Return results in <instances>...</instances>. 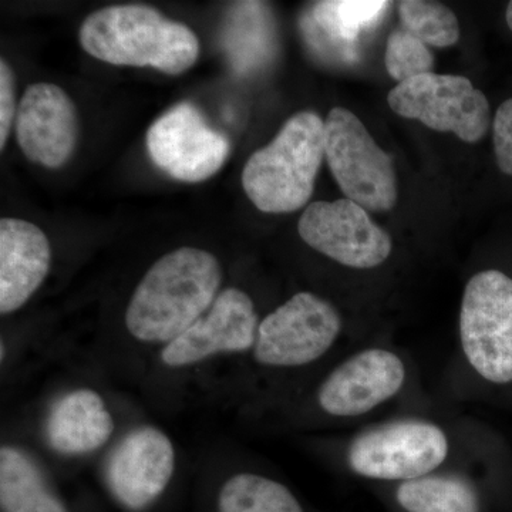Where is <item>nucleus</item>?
<instances>
[{
    "label": "nucleus",
    "mask_w": 512,
    "mask_h": 512,
    "mask_svg": "<svg viewBox=\"0 0 512 512\" xmlns=\"http://www.w3.org/2000/svg\"><path fill=\"white\" fill-rule=\"evenodd\" d=\"M342 329V316L332 302L298 292L261 319L251 356L262 369H303L328 355Z\"/></svg>",
    "instance_id": "obj_5"
},
{
    "label": "nucleus",
    "mask_w": 512,
    "mask_h": 512,
    "mask_svg": "<svg viewBox=\"0 0 512 512\" xmlns=\"http://www.w3.org/2000/svg\"><path fill=\"white\" fill-rule=\"evenodd\" d=\"M325 157L348 200L366 211L387 212L397 202L393 157L352 111L335 107L325 121Z\"/></svg>",
    "instance_id": "obj_7"
},
{
    "label": "nucleus",
    "mask_w": 512,
    "mask_h": 512,
    "mask_svg": "<svg viewBox=\"0 0 512 512\" xmlns=\"http://www.w3.org/2000/svg\"><path fill=\"white\" fill-rule=\"evenodd\" d=\"M399 116L474 144L491 126L487 97L464 76L427 73L397 84L387 97Z\"/></svg>",
    "instance_id": "obj_8"
},
{
    "label": "nucleus",
    "mask_w": 512,
    "mask_h": 512,
    "mask_svg": "<svg viewBox=\"0 0 512 512\" xmlns=\"http://www.w3.org/2000/svg\"><path fill=\"white\" fill-rule=\"evenodd\" d=\"M175 468L177 451L171 437L158 427L138 426L111 451L104 483L121 510L147 512L163 500Z\"/></svg>",
    "instance_id": "obj_9"
},
{
    "label": "nucleus",
    "mask_w": 512,
    "mask_h": 512,
    "mask_svg": "<svg viewBox=\"0 0 512 512\" xmlns=\"http://www.w3.org/2000/svg\"><path fill=\"white\" fill-rule=\"evenodd\" d=\"M396 501L406 512H480L474 485L456 474H429L400 483Z\"/></svg>",
    "instance_id": "obj_21"
},
{
    "label": "nucleus",
    "mask_w": 512,
    "mask_h": 512,
    "mask_svg": "<svg viewBox=\"0 0 512 512\" xmlns=\"http://www.w3.org/2000/svg\"><path fill=\"white\" fill-rule=\"evenodd\" d=\"M450 456V439L439 424L400 419L363 430L346 448V466L375 481H404L429 476Z\"/></svg>",
    "instance_id": "obj_4"
},
{
    "label": "nucleus",
    "mask_w": 512,
    "mask_h": 512,
    "mask_svg": "<svg viewBox=\"0 0 512 512\" xmlns=\"http://www.w3.org/2000/svg\"><path fill=\"white\" fill-rule=\"evenodd\" d=\"M211 512H305V508L281 481L254 471H239L218 485Z\"/></svg>",
    "instance_id": "obj_19"
},
{
    "label": "nucleus",
    "mask_w": 512,
    "mask_h": 512,
    "mask_svg": "<svg viewBox=\"0 0 512 512\" xmlns=\"http://www.w3.org/2000/svg\"><path fill=\"white\" fill-rule=\"evenodd\" d=\"M15 128L25 157L50 170L72 158L79 140L76 106L56 84H30L19 101Z\"/></svg>",
    "instance_id": "obj_14"
},
{
    "label": "nucleus",
    "mask_w": 512,
    "mask_h": 512,
    "mask_svg": "<svg viewBox=\"0 0 512 512\" xmlns=\"http://www.w3.org/2000/svg\"><path fill=\"white\" fill-rule=\"evenodd\" d=\"M325 158V121L299 111L274 140L255 151L242 171V187L265 214H289L311 200Z\"/></svg>",
    "instance_id": "obj_3"
},
{
    "label": "nucleus",
    "mask_w": 512,
    "mask_h": 512,
    "mask_svg": "<svg viewBox=\"0 0 512 512\" xmlns=\"http://www.w3.org/2000/svg\"><path fill=\"white\" fill-rule=\"evenodd\" d=\"M407 382L403 357L392 349L353 353L329 373L316 390V406L325 416L356 419L394 399Z\"/></svg>",
    "instance_id": "obj_13"
},
{
    "label": "nucleus",
    "mask_w": 512,
    "mask_h": 512,
    "mask_svg": "<svg viewBox=\"0 0 512 512\" xmlns=\"http://www.w3.org/2000/svg\"><path fill=\"white\" fill-rule=\"evenodd\" d=\"M298 231L306 245L348 268H377L393 251L390 235L348 198L312 202L303 211Z\"/></svg>",
    "instance_id": "obj_12"
},
{
    "label": "nucleus",
    "mask_w": 512,
    "mask_h": 512,
    "mask_svg": "<svg viewBox=\"0 0 512 512\" xmlns=\"http://www.w3.org/2000/svg\"><path fill=\"white\" fill-rule=\"evenodd\" d=\"M505 19H507L508 28H510L512 32V2L508 5L507 13H505Z\"/></svg>",
    "instance_id": "obj_26"
},
{
    "label": "nucleus",
    "mask_w": 512,
    "mask_h": 512,
    "mask_svg": "<svg viewBox=\"0 0 512 512\" xmlns=\"http://www.w3.org/2000/svg\"><path fill=\"white\" fill-rule=\"evenodd\" d=\"M222 278L221 262L205 249L181 247L161 256L127 303L128 336L138 345L163 349L211 308Z\"/></svg>",
    "instance_id": "obj_1"
},
{
    "label": "nucleus",
    "mask_w": 512,
    "mask_h": 512,
    "mask_svg": "<svg viewBox=\"0 0 512 512\" xmlns=\"http://www.w3.org/2000/svg\"><path fill=\"white\" fill-rule=\"evenodd\" d=\"M495 160L504 174L512 175V97L505 100L493 123Z\"/></svg>",
    "instance_id": "obj_24"
},
{
    "label": "nucleus",
    "mask_w": 512,
    "mask_h": 512,
    "mask_svg": "<svg viewBox=\"0 0 512 512\" xmlns=\"http://www.w3.org/2000/svg\"><path fill=\"white\" fill-rule=\"evenodd\" d=\"M0 508L2 512H72L35 458L23 448H0Z\"/></svg>",
    "instance_id": "obj_18"
},
{
    "label": "nucleus",
    "mask_w": 512,
    "mask_h": 512,
    "mask_svg": "<svg viewBox=\"0 0 512 512\" xmlns=\"http://www.w3.org/2000/svg\"><path fill=\"white\" fill-rule=\"evenodd\" d=\"M116 421L97 390L76 387L56 399L45 420L47 444L64 457H83L106 446Z\"/></svg>",
    "instance_id": "obj_17"
},
{
    "label": "nucleus",
    "mask_w": 512,
    "mask_h": 512,
    "mask_svg": "<svg viewBox=\"0 0 512 512\" xmlns=\"http://www.w3.org/2000/svg\"><path fill=\"white\" fill-rule=\"evenodd\" d=\"M52 266L45 232L19 218L0 221V313L18 312L39 291Z\"/></svg>",
    "instance_id": "obj_15"
},
{
    "label": "nucleus",
    "mask_w": 512,
    "mask_h": 512,
    "mask_svg": "<svg viewBox=\"0 0 512 512\" xmlns=\"http://www.w3.org/2000/svg\"><path fill=\"white\" fill-rule=\"evenodd\" d=\"M87 55L113 66L153 67L177 76L200 56L198 37L184 23L146 5H116L87 16L79 32Z\"/></svg>",
    "instance_id": "obj_2"
},
{
    "label": "nucleus",
    "mask_w": 512,
    "mask_h": 512,
    "mask_svg": "<svg viewBox=\"0 0 512 512\" xmlns=\"http://www.w3.org/2000/svg\"><path fill=\"white\" fill-rule=\"evenodd\" d=\"M148 156L183 183H202L214 177L231 151L228 138L212 128L194 104H175L148 128Z\"/></svg>",
    "instance_id": "obj_11"
},
{
    "label": "nucleus",
    "mask_w": 512,
    "mask_h": 512,
    "mask_svg": "<svg viewBox=\"0 0 512 512\" xmlns=\"http://www.w3.org/2000/svg\"><path fill=\"white\" fill-rule=\"evenodd\" d=\"M460 343L481 379L512 383V279L497 269L478 272L461 299Z\"/></svg>",
    "instance_id": "obj_6"
},
{
    "label": "nucleus",
    "mask_w": 512,
    "mask_h": 512,
    "mask_svg": "<svg viewBox=\"0 0 512 512\" xmlns=\"http://www.w3.org/2000/svg\"><path fill=\"white\" fill-rule=\"evenodd\" d=\"M15 74L6 60H0V150L8 144L10 131L16 121Z\"/></svg>",
    "instance_id": "obj_25"
},
{
    "label": "nucleus",
    "mask_w": 512,
    "mask_h": 512,
    "mask_svg": "<svg viewBox=\"0 0 512 512\" xmlns=\"http://www.w3.org/2000/svg\"><path fill=\"white\" fill-rule=\"evenodd\" d=\"M384 64L390 77L400 84L433 73L434 57L426 43L406 29L399 28L393 30L387 39Z\"/></svg>",
    "instance_id": "obj_23"
},
{
    "label": "nucleus",
    "mask_w": 512,
    "mask_h": 512,
    "mask_svg": "<svg viewBox=\"0 0 512 512\" xmlns=\"http://www.w3.org/2000/svg\"><path fill=\"white\" fill-rule=\"evenodd\" d=\"M225 50L239 73L251 72L268 62L274 49V26L262 3H237L225 26Z\"/></svg>",
    "instance_id": "obj_20"
},
{
    "label": "nucleus",
    "mask_w": 512,
    "mask_h": 512,
    "mask_svg": "<svg viewBox=\"0 0 512 512\" xmlns=\"http://www.w3.org/2000/svg\"><path fill=\"white\" fill-rule=\"evenodd\" d=\"M389 6V2L370 0L318 2L302 16V35L325 62L353 63L359 59L360 35L377 25Z\"/></svg>",
    "instance_id": "obj_16"
},
{
    "label": "nucleus",
    "mask_w": 512,
    "mask_h": 512,
    "mask_svg": "<svg viewBox=\"0 0 512 512\" xmlns=\"http://www.w3.org/2000/svg\"><path fill=\"white\" fill-rule=\"evenodd\" d=\"M402 28L427 46L450 47L460 39V23L443 3L404 0L399 3Z\"/></svg>",
    "instance_id": "obj_22"
},
{
    "label": "nucleus",
    "mask_w": 512,
    "mask_h": 512,
    "mask_svg": "<svg viewBox=\"0 0 512 512\" xmlns=\"http://www.w3.org/2000/svg\"><path fill=\"white\" fill-rule=\"evenodd\" d=\"M255 303L239 288L222 289L210 309L158 352L167 370L192 369L218 357L251 355L259 328Z\"/></svg>",
    "instance_id": "obj_10"
}]
</instances>
